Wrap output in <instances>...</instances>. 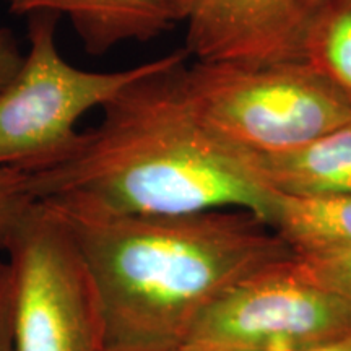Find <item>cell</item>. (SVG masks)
I'll use <instances>...</instances> for the list:
<instances>
[{
	"label": "cell",
	"instance_id": "1",
	"mask_svg": "<svg viewBox=\"0 0 351 351\" xmlns=\"http://www.w3.org/2000/svg\"><path fill=\"white\" fill-rule=\"evenodd\" d=\"M187 60L184 49L158 57L109 101L103 121L65 160L26 173L33 199L98 215L234 208L270 225L276 194L197 116L184 88Z\"/></svg>",
	"mask_w": 351,
	"mask_h": 351
},
{
	"label": "cell",
	"instance_id": "2",
	"mask_svg": "<svg viewBox=\"0 0 351 351\" xmlns=\"http://www.w3.org/2000/svg\"><path fill=\"white\" fill-rule=\"evenodd\" d=\"M51 208L67 225L95 283L104 350L182 345L230 289L295 257L274 228L245 210L98 215Z\"/></svg>",
	"mask_w": 351,
	"mask_h": 351
},
{
	"label": "cell",
	"instance_id": "3",
	"mask_svg": "<svg viewBox=\"0 0 351 351\" xmlns=\"http://www.w3.org/2000/svg\"><path fill=\"white\" fill-rule=\"evenodd\" d=\"M182 78L200 121L241 153L288 152L351 122L348 103L306 60L194 62Z\"/></svg>",
	"mask_w": 351,
	"mask_h": 351
},
{
	"label": "cell",
	"instance_id": "4",
	"mask_svg": "<svg viewBox=\"0 0 351 351\" xmlns=\"http://www.w3.org/2000/svg\"><path fill=\"white\" fill-rule=\"evenodd\" d=\"M56 13L28 16V52L0 90V168H49L80 145L78 121L152 69L153 60L117 72L78 69L57 47Z\"/></svg>",
	"mask_w": 351,
	"mask_h": 351
},
{
	"label": "cell",
	"instance_id": "5",
	"mask_svg": "<svg viewBox=\"0 0 351 351\" xmlns=\"http://www.w3.org/2000/svg\"><path fill=\"white\" fill-rule=\"evenodd\" d=\"M5 252L15 288V351H104L98 293L64 219L34 202Z\"/></svg>",
	"mask_w": 351,
	"mask_h": 351
},
{
	"label": "cell",
	"instance_id": "6",
	"mask_svg": "<svg viewBox=\"0 0 351 351\" xmlns=\"http://www.w3.org/2000/svg\"><path fill=\"white\" fill-rule=\"evenodd\" d=\"M291 258L230 289L182 345L195 351H301L351 332L350 302L301 276Z\"/></svg>",
	"mask_w": 351,
	"mask_h": 351
},
{
	"label": "cell",
	"instance_id": "7",
	"mask_svg": "<svg viewBox=\"0 0 351 351\" xmlns=\"http://www.w3.org/2000/svg\"><path fill=\"white\" fill-rule=\"evenodd\" d=\"M324 0H187L186 46L194 62L304 60Z\"/></svg>",
	"mask_w": 351,
	"mask_h": 351
},
{
	"label": "cell",
	"instance_id": "8",
	"mask_svg": "<svg viewBox=\"0 0 351 351\" xmlns=\"http://www.w3.org/2000/svg\"><path fill=\"white\" fill-rule=\"evenodd\" d=\"M13 15H65L91 56L129 41H150L182 21L176 0H5Z\"/></svg>",
	"mask_w": 351,
	"mask_h": 351
},
{
	"label": "cell",
	"instance_id": "9",
	"mask_svg": "<svg viewBox=\"0 0 351 351\" xmlns=\"http://www.w3.org/2000/svg\"><path fill=\"white\" fill-rule=\"evenodd\" d=\"M244 156L254 178L278 195H351V122L293 150Z\"/></svg>",
	"mask_w": 351,
	"mask_h": 351
},
{
	"label": "cell",
	"instance_id": "10",
	"mask_svg": "<svg viewBox=\"0 0 351 351\" xmlns=\"http://www.w3.org/2000/svg\"><path fill=\"white\" fill-rule=\"evenodd\" d=\"M270 226L295 256H351V195L276 194Z\"/></svg>",
	"mask_w": 351,
	"mask_h": 351
},
{
	"label": "cell",
	"instance_id": "11",
	"mask_svg": "<svg viewBox=\"0 0 351 351\" xmlns=\"http://www.w3.org/2000/svg\"><path fill=\"white\" fill-rule=\"evenodd\" d=\"M304 60L351 108V0H324L307 36Z\"/></svg>",
	"mask_w": 351,
	"mask_h": 351
},
{
	"label": "cell",
	"instance_id": "12",
	"mask_svg": "<svg viewBox=\"0 0 351 351\" xmlns=\"http://www.w3.org/2000/svg\"><path fill=\"white\" fill-rule=\"evenodd\" d=\"M28 174L16 168H0V249L8 245L34 205Z\"/></svg>",
	"mask_w": 351,
	"mask_h": 351
},
{
	"label": "cell",
	"instance_id": "13",
	"mask_svg": "<svg viewBox=\"0 0 351 351\" xmlns=\"http://www.w3.org/2000/svg\"><path fill=\"white\" fill-rule=\"evenodd\" d=\"M291 265L306 280L335 293L351 304V256H295Z\"/></svg>",
	"mask_w": 351,
	"mask_h": 351
},
{
	"label": "cell",
	"instance_id": "14",
	"mask_svg": "<svg viewBox=\"0 0 351 351\" xmlns=\"http://www.w3.org/2000/svg\"><path fill=\"white\" fill-rule=\"evenodd\" d=\"M0 351H15V288L8 261L0 262Z\"/></svg>",
	"mask_w": 351,
	"mask_h": 351
},
{
	"label": "cell",
	"instance_id": "15",
	"mask_svg": "<svg viewBox=\"0 0 351 351\" xmlns=\"http://www.w3.org/2000/svg\"><path fill=\"white\" fill-rule=\"evenodd\" d=\"M23 62L19 41L7 28H0V90L15 77Z\"/></svg>",
	"mask_w": 351,
	"mask_h": 351
},
{
	"label": "cell",
	"instance_id": "16",
	"mask_svg": "<svg viewBox=\"0 0 351 351\" xmlns=\"http://www.w3.org/2000/svg\"><path fill=\"white\" fill-rule=\"evenodd\" d=\"M301 351H351V332H346L343 335L322 341V343L314 345L311 348Z\"/></svg>",
	"mask_w": 351,
	"mask_h": 351
},
{
	"label": "cell",
	"instance_id": "17",
	"mask_svg": "<svg viewBox=\"0 0 351 351\" xmlns=\"http://www.w3.org/2000/svg\"><path fill=\"white\" fill-rule=\"evenodd\" d=\"M104 351H195L187 348V346L179 345V346H173V348H161V350H104Z\"/></svg>",
	"mask_w": 351,
	"mask_h": 351
},
{
	"label": "cell",
	"instance_id": "18",
	"mask_svg": "<svg viewBox=\"0 0 351 351\" xmlns=\"http://www.w3.org/2000/svg\"><path fill=\"white\" fill-rule=\"evenodd\" d=\"M176 2L179 3V7H181L182 10V15H186V7H187V0H176ZM184 20V19H182Z\"/></svg>",
	"mask_w": 351,
	"mask_h": 351
}]
</instances>
